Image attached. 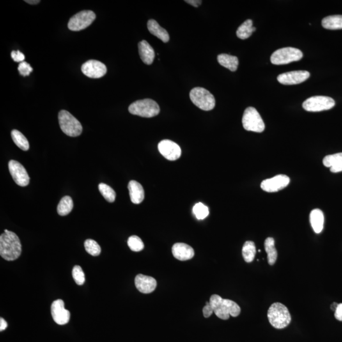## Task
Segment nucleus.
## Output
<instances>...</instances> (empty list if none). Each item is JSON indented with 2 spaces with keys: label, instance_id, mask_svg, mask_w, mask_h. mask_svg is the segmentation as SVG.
I'll list each match as a JSON object with an SVG mask.
<instances>
[{
  "label": "nucleus",
  "instance_id": "obj_1",
  "mask_svg": "<svg viewBox=\"0 0 342 342\" xmlns=\"http://www.w3.org/2000/svg\"><path fill=\"white\" fill-rule=\"evenodd\" d=\"M0 236V255L8 261L19 258L22 253V245L19 238L12 231L4 229Z\"/></svg>",
  "mask_w": 342,
  "mask_h": 342
},
{
  "label": "nucleus",
  "instance_id": "obj_2",
  "mask_svg": "<svg viewBox=\"0 0 342 342\" xmlns=\"http://www.w3.org/2000/svg\"><path fill=\"white\" fill-rule=\"evenodd\" d=\"M210 304L218 318L227 320L229 316L237 317L240 315L241 309L233 300L223 299L218 295H213L210 298Z\"/></svg>",
  "mask_w": 342,
  "mask_h": 342
},
{
  "label": "nucleus",
  "instance_id": "obj_3",
  "mask_svg": "<svg viewBox=\"0 0 342 342\" xmlns=\"http://www.w3.org/2000/svg\"><path fill=\"white\" fill-rule=\"evenodd\" d=\"M268 318L271 325L276 329H283L290 323L291 318L285 305L276 302L271 305L268 312Z\"/></svg>",
  "mask_w": 342,
  "mask_h": 342
},
{
  "label": "nucleus",
  "instance_id": "obj_4",
  "mask_svg": "<svg viewBox=\"0 0 342 342\" xmlns=\"http://www.w3.org/2000/svg\"><path fill=\"white\" fill-rule=\"evenodd\" d=\"M129 112L133 115L150 118L157 116L160 109L157 103L151 99L137 100L133 103L129 107Z\"/></svg>",
  "mask_w": 342,
  "mask_h": 342
},
{
  "label": "nucleus",
  "instance_id": "obj_5",
  "mask_svg": "<svg viewBox=\"0 0 342 342\" xmlns=\"http://www.w3.org/2000/svg\"><path fill=\"white\" fill-rule=\"evenodd\" d=\"M60 127L66 135L76 137L81 135L82 132L81 124L69 112L61 111L59 114Z\"/></svg>",
  "mask_w": 342,
  "mask_h": 342
},
{
  "label": "nucleus",
  "instance_id": "obj_6",
  "mask_svg": "<svg viewBox=\"0 0 342 342\" xmlns=\"http://www.w3.org/2000/svg\"><path fill=\"white\" fill-rule=\"evenodd\" d=\"M190 97L194 104L203 111H209L215 107L214 96L205 88L197 87L192 89Z\"/></svg>",
  "mask_w": 342,
  "mask_h": 342
},
{
  "label": "nucleus",
  "instance_id": "obj_7",
  "mask_svg": "<svg viewBox=\"0 0 342 342\" xmlns=\"http://www.w3.org/2000/svg\"><path fill=\"white\" fill-rule=\"evenodd\" d=\"M303 57L302 51L297 48L286 47L280 48L272 54L271 62L274 65H284L297 62Z\"/></svg>",
  "mask_w": 342,
  "mask_h": 342
},
{
  "label": "nucleus",
  "instance_id": "obj_8",
  "mask_svg": "<svg viewBox=\"0 0 342 342\" xmlns=\"http://www.w3.org/2000/svg\"><path fill=\"white\" fill-rule=\"evenodd\" d=\"M242 124L244 129L249 132L262 133L265 130L263 119L254 107H248L245 109L243 116Z\"/></svg>",
  "mask_w": 342,
  "mask_h": 342
},
{
  "label": "nucleus",
  "instance_id": "obj_9",
  "mask_svg": "<svg viewBox=\"0 0 342 342\" xmlns=\"http://www.w3.org/2000/svg\"><path fill=\"white\" fill-rule=\"evenodd\" d=\"M335 102L333 98L325 96H315L307 98L303 103L304 109L308 112L328 111L335 107Z\"/></svg>",
  "mask_w": 342,
  "mask_h": 342
},
{
  "label": "nucleus",
  "instance_id": "obj_10",
  "mask_svg": "<svg viewBox=\"0 0 342 342\" xmlns=\"http://www.w3.org/2000/svg\"><path fill=\"white\" fill-rule=\"evenodd\" d=\"M95 19L96 15L93 11H80L70 18L68 23V29L72 31H81L90 26Z\"/></svg>",
  "mask_w": 342,
  "mask_h": 342
},
{
  "label": "nucleus",
  "instance_id": "obj_11",
  "mask_svg": "<svg viewBox=\"0 0 342 342\" xmlns=\"http://www.w3.org/2000/svg\"><path fill=\"white\" fill-rule=\"evenodd\" d=\"M9 171L16 184L26 187L29 184L30 178L26 169L19 162L11 160L8 163Z\"/></svg>",
  "mask_w": 342,
  "mask_h": 342
},
{
  "label": "nucleus",
  "instance_id": "obj_12",
  "mask_svg": "<svg viewBox=\"0 0 342 342\" xmlns=\"http://www.w3.org/2000/svg\"><path fill=\"white\" fill-rule=\"evenodd\" d=\"M290 182V179L288 176L284 174H279L273 177L272 178L267 179L261 183L262 190L266 192H277L284 189Z\"/></svg>",
  "mask_w": 342,
  "mask_h": 342
},
{
  "label": "nucleus",
  "instance_id": "obj_13",
  "mask_svg": "<svg viewBox=\"0 0 342 342\" xmlns=\"http://www.w3.org/2000/svg\"><path fill=\"white\" fill-rule=\"evenodd\" d=\"M81 70L86 76L93 79H98L104 76L107 70V67L104 64L95 60H90L82 64Z\"/></svg>",
  "mask_w": 342,
  "mask_h": 342
},
{
  "label": "nucleus",
  "instance_id": "obj_14",
  "mask_svg": "<svg viewBox=\"0 0 342 342\" xmlns=\"http://www.w3.org/2000/svg\"><path fill=\"white\" fill-rule=\"evenodd\" d=\"M158 149L163 157L172 161L178 159L181 155L180 146L171 140H162L158 143Z\"/></svg>",
  "mask_w": 342,
  "mask_h": 342
},
{
  "label": "nucleus",
  "instance_id": "obj_15",
  "mask_svg": "<svg viewBox=\"0 0 342 342\" xmlns=\"http://www.w3.org/2000/svg\"><path fill=\"white\" fill-rule=\"evenodd\" d=\"M310 77V73L306 70H295L283 73L277 76V81L284 85H293L302 83Z\"/></svg>",
  "mask_w": 342,
  "mask_h": 342
},
{
  "label": "nucleus",
  "instance_id": "obj_16",
  "mask_svg": "<svg viewBox=\"0 0 342 342\" xmlns=\"http://www.w3.org/2000/svg\"><path fill=\"white\" fill-rule=\"evenodd\" d=\"M51 313L55 322L58 325H66L69 322L70 312L65 309V305L63 300H55L52 303Z\"/></svg>",
  "mask_w": 342,
  "mask_h": 342
},
{
  "label": "nucleus",
  "instance_id": "obj_17",
  "mask_svg": "<svg viewBox=\"0 0 342 342\" xmlns=\"http://www.w3.org/2000/svg\"><path fill=\"white\" fill-rule=\"evenodd\" d=\"M135 286L140 292L148 294L155 290L157 281L152 277L138 274L135 278Z\"/></svg>",
  "mask_w": 342,
  "mask_h": 342
},
{
  "label": "nucleus",
  "instance_id": "obj_18",
  "mask_svg": "<svg viewBox=\"0 0 342 342\" xmlns=\"http://www.w3.org/2000/svg\"><path fill=\"white\" fill-rule=\"evenodd\" d=\"M172 252L174 258L181 261L190 260L194 258L195 255L193 248L183 243H177L174 244Z\"/></svg>",
  "mask_w": 342,
  "mask_h": 342
},
{
  "label": "nucleus",
  "instance_id": "obj_19",
  "mask_svg": "<svg viewBox=\"0 0 342 342\" xmlns=\"http://www.w3.org/2000/svg\"><path fill=\"white\" fill-rule=\"evenodd\" d=\"M131 201L135 204H139L144 199V192L143 187L137 181H131L128 184Z\"/></svg>",
  "mask_w": 342,
  "mask_h": 342
},
{
  "label": "nucleus",
  "instance_id": "obj_20",
  "mask_svg": "<svg viewBox=\"0 0 342 342\" xmlns=\"http://www.w3.org/2000/svg\"><path fill=\"white\" fill-rule=\"evenodd\" d=\"M139 54L142 61L147 65H151L154 61L155 54L154 50L145 40L138 43Z\"/></svg>",
  "mask_w": 342,
  "mask_h": 342
},
{
  "label": "nucleus",
  "instance_id": "obj_21",
  "mask_svg": "<svg viewBox=\"0 0 342 342\" xmlns=\"http://www.w3.org/2000/svg\"><path fill=\"white\" fill-rule=\"evenodd\" d=\"M324 166L330 167L332 173H337L342 171V153L326 156L323 158Z\"/></svg>",
  "mask_w": 342,
  "mask_h": 342
},
{
  "label": "nucleus",
  "instance_id": "obj_22",
  "mask_svg": "<svg viewBox=\"0 0 342 342\" xmlns=\"http://www.w3.org/2000/svg\"><path fill=\"white\" fill-rule=\"evenodd\" d=\"M147 27L149 32L153 36L160 39L164 43L169 41V36L166 29L159 26L157 22L153 19L148 20Z\"/></svg>",
  "mask_w": 342,
  "mask_h": 342
},
{
  "label": "nucleus",
  "instance_id": "obj_23",
  "mask_svg": "<svg viewBox=\"0 0 342 342\" xmlns=\"http://www.w3.org/2000/svg\"><path fill=\"white\" fill-rule=\"evenodd\" d=\"M310 222L312 228L316 233H320L323 231L325 217L322 210L316 208L310 213Z\"/></svg>",
  "mask_w": 342,
  "mask_h": 342
},
{
  "label": "nucleus",
  "instance_id": "obj_24",
  "mask_svg": "<svg viewBox=\"0 0 342 342\" xmlns=\"http://www.w3.org/2000/svg\"><path fill=\"white\" fill-rule=\"evenodd\" d=\"M217 61L220 65L228 68L232 72H235L237 70L238 63H239L237 57L225 54L219 55L217 56Z\"/></svg>",
  "mask_w": 342,
  "mask_h": 342
},
{
  "label": "nucleus",
  "instance_id": "obj_25",
  "mask_svg": "<svg viewBox=\"0 0 342 342\" xmlns=\"http://www.w3.org/2000/svg\"><path fill=\"white\" fill-rule=\"evenodd\" d=\"M256 31V27H253V21L251 19H248L238 27L236 36L241 40H246Z\"/></svg>",
  "mask_w": 342,
  "mask_h": 342
},
{
  "label": "nucleus",
  "instance_id": "obj_26",
  "mask_svg": "<svg viewBox=\"0 0 342 342\" xmlns=\"http://www.w3.org/2000/svg\"><path fill=\"white\" fill-rule=\"evenodd\" d=\"M322 26L327 29H342V15H331L324 18L322 20Z\"/></svg>",
  "mask_w": 342,
  "mask_h": 342
},
{
  "label": "nucleus",
  "instance_id": "obj_27",
  "mask_svg": "<svg viewBox=\"0 0 342 342\" xmlns=\"http://www.w3.org/2000/svg\"><path fill=\"white\" fill-rule=\"evenodd\" d=\"M265 247L268 255L269 265H274L277 258V252L276 248H275L274 238H268L265 242Z\"/></svg>",
  "mask_w": 342,
  "mask_h": 342
},
{
  "label": "nucleus",
  "instance_id": "obj_28",
  "mask_svg": "<svg viewBox=\"0 0 342 342\" xmlns=\"http://www.w3.org/2000/svg\"><path fill=\"white\" fill-rule=\"evenodd\" d=\"M73 207H74V204H73L72 198L69 196H66L60 201L57 206V212L61 216H65L72 211Z\"/></svg>",
  "mask_w": 342,
  "mask_h": 342
},
{
  "label": "nucleus",
  "instance_id": "obj_29",
  "mask_svg": "<svg viewBox=\"0 0 342 342\" xmlns=\"http://www.w3.org/2000/svg\"><path fill=\"white\" fill-rule=\"evenodd\" d=\"M11 138L14 142L16 145L21 150L27 151L29 149V143L28 140L25 137L24 135L20 133L19 131L13 130L11 132Z\"/></svg>",
  "mask_w": 342,
  "mask_h": 342
},
{
  "label": "nucleus",
  "instance_id": "obj_30",
  "mask_svg": "<svg viewBox=\"0 0 342 342\" xmlns=\"http://www.w3.org/2000/svg\"><path fill=\"white\" fill-rule=\"evenodd\" d=\"M256 254V247L255 243L251 241H247L245 243L242 249L243 259L248 263L254 261Z\"/></svg>",
  "mask_w": 342,
  "mask_h": 342
},
{
  "label": "nucleus",
  "instance_id": "obj_31",
  "mask_svg": "<svg viewBox=\"0 0 342 342\" xmlns=\"http://www.w3.org/2000/svg\"><path fill=\"white\" fill-rule=\"evenodd\" d=\"M98 189H99L103 198L106 200L107 202L111 203H114L116 200V194L110 186L105 184V183H100L98 185Z\"/></svg>",
  "mask_w": 342,
  "mask_h": 342
},
{
  "label": "nucleus",
  "instance_id": "obj_32",
  "mask_svg": "<svg viewBox=\"0 0 342 342\" xmlns=\"http://www.w3.org/2000/svg\"><path fill=\"white\" fill-rule=\"evenodd\" d=\"M84 247L86 251L89 254L91 255V256H98L101 253L100 245L95 240L91 239L86 240L84 242Z\"/></svg>",
  "mask_w": 342,
  "mask_h": 342
},
{
  "label": "nucleus",
  "instance_id": "obj_33",
  "mask_svg": "<svg viewBox=\"0 0 342 342\" xmlns=\"http://www.w3.org/2000/svg\"><path fill=\"white\" fill-rule=\"evenodd\" d=\"M193 212H194L197 219L199 220L205 219L209 213L207 206L201 203L195 204L194 208H193Z\"/></svg>",
  "mask_w": 342,
  "mask_h": 342
},
{
  "label": "nucleus",
  "instance_id": "obj_34",
  "mask_svg": "<svg viewBox=\"0 0 342 342\" xmlns=\"http://www.w3.org/2000/svg\"><path fill=\"white\" fill-rule=\"evenodd\" d=\"M128 246L133 252H140L144 249V243L137 236H130L128 240Z\"/></svg>",
  "mask_w": 342,
  "mask_h": 342
},
{
  "label": "nucleus",
  "instance_id": "obj_35",
  "mask_svg": "<svg viewBox=\"0 0 342 342\" xmlns=\"http://www.w3.org/2000/svg\"><path fill=\"white\" fill-rule=\"evenodd\" d=\"M72 276L78 285H82L84 283L85 275L81 266H74L72 270Z\"/></svg>",
  "mask_w": 342,
  "mask_h": 342
},
{
  "label": "nucleus",
  "instance_id": "obj_36",
  "mask_svg": "<svg viewBox=\"0 0 342 342\" xmlns=\"http://www.w3.org/2000/svg\"><path fill=\"white\" fill-rule=\"evenodd\" d=\"M18 70H19L20 75L25 77L29 75L31 72H33V69L29 64L26 63V62H23L18 67Z\"/></svg>",
  "mask_w": 342,
  "mask_h": 342
},
{
  "label": "nucleus",
  "instance_id": "obj_37",
  "mask_svg": "<svg viewBox=\"0 0 342 342\" xmlns=\"http://www.w3.org/2000/svg\"><path fill=\"white\" fill-rule=\"evenodd\" d=\"M11 57L16 63H23L25 59L24 55L22 52H20L19 50L11 52Z\"/></svg>",
  "mask_w": 342,
  "mask_h": 342
},
{
  "label": "nucleus",
  "instance_id": "obj_38",
  "mask_svg": "<svg viewBox=\"0 0 342 342\" xmlns=\"http://www.w3.org/2000/svg\"><path fill=\"white\" fill-rule=\"evenodd\" d=\"M213 313V310L209 302H206L205 307L203 309L204 316L207 318Z\"/></svg>",
  "mask_w": 342,
  "mask_h": 342
},
{
  "label": "nucleus",
  "instance_id": "obj_39",
  "mask_svg": "<svg viewBox=\"0 0 342 342\" xmlns=\"http://www.w3.org/2000/svg\"><path fill=\"white\" fill-rule=\"evenodd\" d=\"M335 317L337 320L342 321V304H339L335 312Z\"/></svg>",
  "mask_w": 342,
  "mask_h": 342
},
{
  "label": "nucleus",
  "instance_id": "obj_40",
  "mask_svg": "<svg viewBox=\"0 0 342 342\" xmlns=\"http://www.w3.org/2000/svg\"><path fill=\"white\" fill-rule=\"evenodd\" d=\"M185 2L186 3L195 6V7H199L202 3H203V1H201V0H187Z\"/></svg>",
  "mask_w": 342,
  "mask_h": 342
},
{
  "label": "nucleus",
  "instance_id": "obj_41",
  "mask_svg": "<svg viewBox=\"0 0 342 342\" xmlns=\"http://www.w3.org/2000/svg\"><path fill=\"white\" fill-rule=\"evenodd\" d=\"M8 327V324L3 318H0V331H4Z\"/></svg>",
  "mask_w": 342,
  "mask_h": 342
},
{
  "label": "nucleus",
  "instance_id": "obj_42",
  "mask_svg": "<svg viewBox=\"0 0 342 342\" xmlns=\"http://www.w3.org/2000/svg\"><path fill=\"white\" fill-rule=\"evenodd\" d=\"M25 2L31 4H37L40 3V0H25Z\"/></svg>",
  "mask_w": 342,
  "mask_h": 342
},
{
  "label": "nucleus",
  "instance_id": "obj_43",
  "mask_svg": "<svg viewBox=\"0 0 342 342\" xmlns=\"http://www.w3.org/2000/svg\"><path fill=\"white\" fill-rule=\"evenodd\" d=\"M338 305L339 304H337V303H334V304H333L331 306V308L333 310V311L335 312V311H336L337 307H338Z\"/></svg>",
  "mask_w": 342,
  "mask_h": 342
}]
</instances>
